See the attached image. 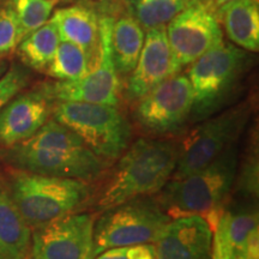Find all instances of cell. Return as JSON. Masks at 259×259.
<instances>
[{
	"instance_id": "6da1fadb",
	"label": "cell",
	"mask_w": 259,
	"mask_h": 259,
	"mask_svg": "<svg viewBox=\"0 0 259 259\" xmlns=\"http://www.w3.org/2000/svg\"><path fill=\"white\" fill-rule=\"evenodd\" d=\"M5 161L17 170L92 183L107 166L74 132L54 119L36 134L8 148Z\"/></svg>"
},
{
	"instance_id": "7a4b0ae2",
	"label": "cell",
	"mask_w": 259,
	"mask_h": 259,
	"mask_svg": "<svg viewBox=\"0 0 259 259\" xmlns=\"http://www.w3.org/2000/svg\"><path fill=\"white\" fill-rule=\"evenodd\" d=\"M179 144L174 141L139 138L118 158L103 183L96 208L105 211L128 200L160 192L176 169Z\"/></svg>"
},
{
	"instance_id": "3957f363",
	"label": "cell",
	"mask_w": 259,
	"mask_h": 259,
	"mask_svg": "<svg viewBox=\"0 0 259 259\" xmlns=\"http://www.w3.org/2000/svg\"><path fill=\"white\" fill-rule=\"evenodd\" d=\"M238 168L239 151L234 144L202 169L170 179L155 199L170 219L200 216L213 232L235 187Z\"/></svg>"
},
{
	"instance_id": "277c9868",
	"label": "cell",
	"mask_w": 259,
	"mask_h": 259,
	"mask_svg": "<svg viewBox=\"0 0 259 259\" xmlns=\"http://www.w3.org/2000/svg\"><path fill=\"white\" fill-rule=\"evenodd\" d=\"M8 189L31 231L76 212L92 194L89 181L17 169Z\"/></svg>"
},
{
	"instance_id": "5b68a950",
	"label": "cell",
	"mask_w": 259,
	"mask_h": 259,
	"mask_svg": "<svg viewBox=\"0 0 259 259\" xmlns=\"http://www.w3.org/2000/svg\"><path fill=\"white\" fill-rule=\"evenodd\" d=\"M53 119L66 126L105 163L118 160L127 149L132 127L116 106L58 101Z\"/></svg>"
},
{
	"instance_id": "8992f818",
	"label": "cell",
	"mask_w": 259,
	"mask_h": 259,
	"mask_svg": "<svg viewBox=\"0 0 259 259\" xmlns=\"http://www.w3.org/2000/svg\"><path fill=\"white\" fill-rule=\"evenodd\" d=\"M247 53L225 41L191 64L187 73L193 92L190 120L199 122L226 105L244 73Z\"/></svg>"
},
{
	"instance_id": "52a82bcc",
	"label": "cell",
	"mask_w": 259,
	"mask_h": 259,
	"mask_svg": "<svg viewBox=\"0 0 259 259\" xmlns=\"http://www.w3.org/2000/svg\"><path fill=\"white\" fill-rule=\"evenodd\" d=\"M170 220L156 199L148 197L105 210L94 227L95 257L119 246L155 244Z\"/></svg>"
},
{
	"instance_id": "ba28073f",
	"label": "cell",
	"mask_w": 259,
	"mask_h": 259,
	"mask_svg": "<svg viewBox=\"0 0 259 259\" xmlns=\"http://www.w3.org/2000/svg\"><path fill=\"white\" fill-rule=\"evenodd\" d=\"M248 118L250 108L247 105H240L202 120V124L190 131L179 144L178 162L170 179H181L208 166L235 144Z\"/></svg>"
},
{
	"instance_id": "9c48e42d",
	"label": "cell",
	"mask_w": 259,
	"mask_h": 259,
	"mask_svg": "<svg viewBox=\"0 0 259 259\" xmlns=\"http://www.w3.org/2000/svg\"><path fill=\"white\" fill-rule=\"evenodd\" d=\"M114 18L99 17V47L93 70L82 78L47 84L44 88L53 101H74L118 106L120 80L112 56L111 32Z\"/></svg>"
},
{
	"instance_id": "30bf717a",
	"label": "cell",
	"mask_w": 259,
	"mask_h": 259,
	"mask_svg": "<svg viewBox=\"0 0 259 259\" xmlns=\"http://www.w3.org/2000/svg\"><path fill=\"white\" fill-rule=\"evenodd\" d=\"M193 92L187 74L177 73L138 100L134 120L144 134L158 137L180 132L191 118Z\"/></svg>"
},
{
	"instance_id": "8fae6325",
	"label": "cell",
	"mask_w": 259,
	"mask_h": 259,
	"mask_svg": "<svg viewBox=\"0 0 259 259\" xmlns=\"http://www.w3.org/2000/svg\"><path fill=\"white\" fill-rule=\"evenodd\" d=\"M92 213L72 212L31 231V259H94Z\"/></svg>"
},
{
	"instance_id": "7c38bea8",
	"label": "cell",
	"mask_w": 259,
	"mask_h": 259,
	"mask_svg": "<svg viewBox=\"0 0 259 259\" xmlns=\"http://www.w3.org/2000/svg\"><path fill=\"white\" fill-rule=\"evenodd\" d=\"M167 37L179 70L191 65L212 47L223 42V31L215 11L194 0L166 25Z\"/></svg>"
},
{
	"instance_id": "4fadbf2b",
	"label": "cell",
	"mask_w": 259,
	"mask_h": 259,
	"mask_svg": "<svg viewBox=\"0 0 259 259\" xmlns=\"http://www.w3.org/2000/svg\"><path fill=\"white\" fill-rule=\"evenodd\" d=\"M179 72L168 42L166 27L149 29L137 64L126 84V99L138 101L157 84Z\"/></svg>"
},
{
	"instance_id": "5bb4252c",
	"label": "cell",
	"mask_w": 259,
	"mask_h": 259,
	"mask_svg": "<svg viewBox=\"0 0 259 259\" xmlns=\"http://www.w3.org/2000/svg\"><path fill=\"white\" fill-rule=\"evenodd\" d=\"M52 101L45 88L10 100L0 111V145L10 148L36 134L50 120Z\"/></svg>"
},
{
	"instance_id": "9a60e30c",
	"label": "cell",
	"mask_w": 259,
	"mask_h": 259,
	"mask_svg": "<svg viewBox=\"0 0 259 259\" xmlns=\"http://www.w3.org/2000/svg\"><path fill=\"white\" fill-rule=\"evenodd\" d=\"M154 245L155 259H211L212 229L200 216L171 219Z\"/></svg>"
},
{
	"instance_id": "2e32d148",
	"label": "cell",
	"mask_w": 259,
	"mask_h": 259,
	"mask_svg": "<svg viewBox=\"0 0 259 259\" xmlns=\"http://www.w3.org/2000/svg\"><path fill=\"white\" fill-rule=\"evenodd\" d=\"M215 231L225 236L232 255L259 259L258 210L253 199L227 206Z\"/></svg>"
},
{
	"instance_id": "e0dca14e",
	"label": "cell",
	"mask_w": 259,
	"mask_h": 259,
	"mask_svg": "<svg viewBox=\"0 0 259 259\" xmlns=\"http://www.w3.org/2000/svg\"><path fill=\"white\" fill-rule=\"evenodd\" d=\"M50 21L56 25L60 41L71 42L85 52L92 65L99 47V16L84 5L57 10Z\"/></svg>"
},
{
	"instance_id": "ac0fdd59",
	"label": "cell",
	"mask_w": 259,
	"mask_h": 259,
	"mask_svg": "<svg viewBox=\"0 0 259 259\" xmlns=\"http://www.w3.org/2000/svg\"><path fill=\"white\" fill-rule=\"evenodd\" d=\"M215 16L233 44L244 51H258V0H232L220 6L215 11Z\"/></svg>"
},
{
	"instance_id": "d6986e66",
	"label": "cell",
	"mask_w": 259,
	"mask_h": 259,
	"mask_svg": "<svg viewBox=\"0 0 259 259\" xmlns=\"http://www.w3.org/2000/svg\"><path fill=\"white\" fill-rule=\"evenodd\" d=\"M30 248L31 228L0 183V259H28Z\"/></svg>"
},
{
	"instance_id": "ffe728a7",
	"label": "cell",
	"mask_w": 259,
	"mask_h": 259,
	"mask_svg": "<svg viewBox=\"0 0 259 259\" xmlns=\"http://www.w3.org/2000/svg\"><path fill=\"white\" fill-rule=\"evenodd\" d=\"M144 37V29L132 15H124L113 21L111 47L119 76H128L134 71L143 48Z\"/></svg>"
},
{
	"instance_id": "44dd1931",
	"label": "cell",
	"mask_w": 259,
	"mask_h": 259,
	"mask_svg": "<svg viewBox=\"0 0 259 259\" xmlns=\"http://www.w3.org/2000/svg\"><path fill=\"white\" fill-rule=\"evenodd\" d=\"M60 42L56 25L48 21L27 35L18 45L22 61L36 71H46Z\"/></svg>"
},
{
	"instance_id": "7402d4cb",
	"label": "cell",
	"mask_w": 259,
	"mask_h": 259,
	"mask_svg": "<svg viewBox=\"0 0 259 259\" xmlns=\"http://www.w3.org/2000/svg\"><path fill=\"white\" fill-rule=\"evenodd\" d=\"M194 0H130L131 15L145 30L166 27Z\"/></svg>"
},
{
	"instance_id": "603a6c76",
	"label": "cell",
	"mask_w": 259,
	"mask_h": 259,
	"mask_svg": "<svg viewBox=\"0 0 259 259\" xmlns=\"http://www.w3.org/2000/svg\"><path fill=\"white\" fill-rule=\"evenodd\" d=\"M90 70V59L82 48L71 42L60 41L46 72L58 80H77Z\"/></svg>"
},
{
	"instance_id": "cb8c5ba5",
	"label": "cell",
	"mask_w": 259,
	"mask_h": 259,
	"mask_svg": "<svg viewBox=\"0 0 259 259\" xmlns=\"http://www.w3.org/2000/svg\"><path fill=\"white\" fill-rule=\"evenodd\" d=\"M58 0H11L22 32V40L50 21Z\"/></svg>"
},
{
	"instance_id": "d4e9b609",
	"label": "cell",
	"mask_w": 259,
	"mask_h": 259,
	"mask_svg": "<svg viewBox=\"0 0 259 259\" xmlns=\"http://www.w3.org/2000/svg\"><path fill=\"white\" fill-rule=\"evenodd\" d=\"M22 41L18 19L11 4L0 8V57L12 53Z\"/></svg>"
},
{
	"instance_id": "484cf974",
	"label": "cell",
	"mask_w": 259,
	"mask_h": 259,
	"mask_svg": "<svg viewBox=\"0 0 259 259\" xmlns=\"http://www.w3.org/2000/svg\"><path fill=\"white\" fill-rule=\"evenodd\" d=\"M236 189L245 199L258 196V154L257 148H251L246 155L240 173L236 174Z\"/></svg>"
},
{
	"instance_id": "4316f807",
	"label": "cell",
	"mask_w": 259,
	"mask_h": 259,
	"mask_svg": "<svg viewBox=\"0 0 259 259\" xmlns=\"http://www.w3.org/2000/svg\"><path fill=\"white\" fill-rule=\"evenodd\" d=\"M27 82L28 74L17 66L11 67L0 77V111L27 85Z\"/></svg>"
},
{
	"instance_id": "83f0119b",
	"label": "cell",
	"mask_w": 259,
	"mask_h": 259,
	"mask_svg": "<svg viewBox=\"0 0 259 259\" xmlns=\"http://www.w3.org/2000/svg\"><path fill=\"white\" fill-rule=\"evenodd\" d=\"M94 259H155V245L119 246L101 252Z\"/></svg>"
},
{
	"instance_id": "f1b7e54d",
	"label": "cell",
	"mask_w": 259,
	"mask_h": 259,
	"mask_svg": "<svg viewBox=\"0 0 259 259\" xmlns=\"http://www.w3.org/2000/svg\"><path fill=\"white\" fill-rule=\"evenodd\" d=\"M232 252L226 239L219 231L212 232L211 259H231Z\"/></svg>"
},
{
	"instance_id": "f546056e",
	"label": "cell",
	"mask_w": 259,
	"mask_h": 259,
	"mask_svg": "<svg viewBox=\"0 0 259 259\" xmlns=\"http://www.w3.org/2000/svg\"><path fill=\"white\" fill-rule=\"evenodd\" d=\"M228 2H232V0H206L205 5L209 6L212 11H216L220 6L225 5L226 3H228Z\"/></svg>"
},
{
	"instance_id": "4dcf8cb0",
	"label": "cell",
	"mask_w": 259,
	"mask_h": 259,
	"mask_svg": "<svg viewBox=\"0 0 259 259\" xmlns=\"http://www.w3.org/2000/svg\"><path fill=\"white\" fill-rule=\"evenodd\" d=\"M5 71H6V64L0 63V77L5 73Z\"/></svg>"
},
{
	"instance_id": "1f68e13d",
	"label": "cell",
	"mask_w": 259,
	"mask_h": 259,
	"mask_svg": "<svg viewBox=\"0 0 259 259\" xmlns=\"http://www.w3.org/2000/svg\"><path fill=\"white\" fill-rule=\"evenodd\" d=\"M231 259H252V258H247V257H242V255H232Z\"/></svg>"
},
{
	"instance_id": "d6a6232c",
	"label": "cell",
	"mask_w": 259,
	"mask_h": 259,
	"mask_svg": "<svg viewBox=\"0 0 259 259\" xmlns=\"http://www.w3.org/2000/svg\"><path fill=\"white\" fill-rule=\"evenodd\" d=\"M200 2H203V3H204V4H205V2H206V0H200Z\"/></svg>"
},
{
	"instance_id": "836d02e7",
	"label": "cell",
	"mask_w": 259,
	"mask_h": 259,
	"mask_svg": "<svg viewBox=\"0 0 259 259\" xmlns=\"http://www.w3.org/2000/svg\"><path fill=\"white\" fill-rule=\"evenodd\" d=\"M28 259H31V257H29V258H28Z\"/></svg>"
}]
</instances>
